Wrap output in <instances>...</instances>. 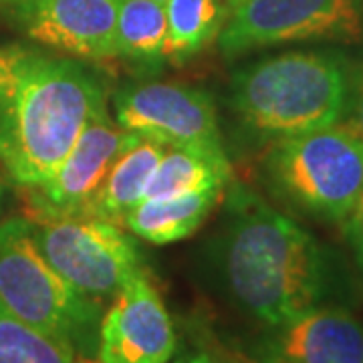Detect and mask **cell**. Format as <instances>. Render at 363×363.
Instances as JSON below:
<instances>
[{
    "label": "cell",
    "mask_w": 363,
    "mask_h": 363,
    "mask_svg": "<svg viewBox=\"0 0 363 363\" xmlns=\"http://www.w3.org/2000/svg\"><path fill=\"white\" fill-rule=\"evenodd\" d=\"M164 152V143L143 138H138L130 147H125L109 169L101 190L91 202L87 216L104 218L123 226L128 214L145 198L147 184Z\"/></svg>",
    "instance_id": "13"
},
{
    "label": "cell",
    "mask_w": 363,
    "mask_h": 363,
    "mask_svg": "<svg viewBox=\"0 0 363 363\" xmlns=\"http://www.w3.org/2000/svg\"><path fill=\"white\" fill-rule=\"evenodd\" d=\"M13 93L0 104V166L21 188L51 178L79 135L107 109L104 79L87 61L9 45Z\"/></svg>",
    "instance_id": "2"
},
{
    "label": "cell",
    "mask_w": 363,
    "mask_h": 363,
    "mask_svg": "<svg viewBox=\"0 0 363 363\" xmlns=\"http://www.w3.org/2000/svg\"><path fill=\"white\" fill-rule=\"evenodd\" d=\"M176 331L164 298L142 272L109 301L99 323L97 363H168Z\"/></svg>",
    "instance_id": "11"
},
{
    "label": "cell",
    "mask_w": 363,
    "mask_h": 363,
    "mask_svg": "<svg viewBox=\"0 0 363 363\" xmlns=\"http://www.w3.org/2000/svg\"><path fill=\"white\" fill-rule=\"evenodd\" d=\"M166 61L186 63L220 37L228 21V6L222 0H166Z\"/></svg>",
    "instance_id": "17"
},
{
    "label": "cell",
    "mask_w": 363,
    "mask_h": 363,
    "mask_svg": "<svg viewBox=\"0 0 363 363\" xmlns=\"http://www.w3.org/2000/svg\"><path fill=\"white\" fill-rule=\"evenodd\" d=\"M113 119L133 135L166 147L224 152L218 116L206 91L180 83H135L113 95Z\"/></svg>",
    "instance_id": "8"
},
{
    "label": "cell",
    "mask_w": 363,
    "mask_h": 363,
    "mask_svg": "<svg viewBox=\"0 0 363 363\" xmlns=\"http://www.w3.org/2000/svg\"><path fill=\"white\" fill-rule=\"evenodd\" d=\"M0 18L52 52L93 63L117 59V0H0Z\"/></svg>",
    "instance_id": "9"
},
{
    "label": "cell",
    "mask_w": 363,
    "mask_h": 363,
    "mask_svg": "<svg viewBox=\"0 0 363 363\" xmlns=\"http://www.w3.org/2000/svg\"><path fill=\"white\" fill-rule=\"evenodd\" d=\"M0 307L95 362L104 305L81 295L52 269L26 216L0 220Z\"/></svg>",
    "instance_id": "4"
},
{
    "label": "cell",
    "mask_w": 363,
    "mask_h": 363,
    "mask_svg": "<svg viewBox=\"0 0 363 363\" xmlns=\"http://www.w3.org/2000/svg\"><path fill=\"white\" fill-rule=\"evenodd\" d=\"M160 2H166V0H160Z\"/></svg>",
    "instance_id": "25"
},
{
    "label": "cell",
    "mask_w": 363,
    "mask_h": 363,
    "mask_svg": "<svg viewBox=\"0 0 363 363\" xmlns=\"http://www.w3.org/2000/svg\"><path fill=\"white\" fill-rule=\"evenodd\" d=\"M260 363H363V323L341 305H319L269 327Z\"/></svg>",
    "instance_id": "12"
},
{
    "label": "cell",
    "mask_w": 363,
    "mask_h": 363,
    "mask_svg": "<svg viewBox=\"0 0 363 363\" xmlns=\"http://www.w3.org/2000/svg\"><path fill=\"white\" fill-rule=\"evenodd\" d=\"M233 180L226 152L198 147H166L145 198H172L208 188H224Z\"/></svg>",
    "instance_id": "15"
},
{
    "label": "cell",
    "mask_w": 363,
    "mask_h": 363,
    "mask_svg": "<svg viewBox=\"0 0 363 363\" xmlns=\"http://www.w3.org/2000/svg\"><path fill=\"white\" fill-rule=\"evenodd\" d=\"M166 4L160 0H117V59L156 67L166 61Z\"/></svg>",
    "instance_id": "16"
},
{
    "label": "cell",
    "mask_w": 363,
    "mask_h": 363,
    "mask_svg": "<svg viewBox=\"0 0 363 363\" xmlns=\"http://www.w3.org/2000/svg\"><path fill=\"white\" fill-rule=\"evenodd\" d=\"M343 123L363 142V63L362 67H357V73H355V85H353L350 111L343 119Z\"/></svg>",
    "instance_id": "19"
},
{
    "label": "cell",
    "mask_w": 363,
    "mask_h": 363,
    "mask_svg": "<svg viewBox=\"0 0 363 363\" xmlns=\"http://www.w3.org/2000/svg\"><path fill=\"white\" fill-rule=\"evenodd\" d=\"M343 224L347 228L350 240L353 242V248H355V252H357V257L363 264V194L359 196L357 204L351 210V214Z\"/></svg>",
    "instance_id": "20"
},
{
    "label": "cell",
    "mask_w": 363,
    "mask_h": 363,
    "mask_svg": "<svg viewBox=\"0 0 363 363\" xmlns=\"http://www.w3.org/2000/svg\"><path fill=\"white\" fill-rule=\"evenodd\" d=\"M30 234L73 289L105 305L142 272L140 250L121 224L95 216H35L26 218Z\"/></svg>",
    "instance_id": "6"
},
{
    "label": "cell",
    "mask_w": 363,
    "mask_h": 363,
    "mask_svg": "<svg viewBox=\"0 0 363 363\" xmlns=\"http://www.w3.org/2000/svg\"><path fill=\"white\" fill-rule=\"evenodd\" d=\"M357 67L337 49H298L262 57L230 81V107L262 142H279L341 123Z\"/></svg>",
    "instance_id": "3"
},
{
    "label": "cell",
    "mask_w": 363,
    "mask_h": 363,
    "mask_svg": "<svg viewBox=\"0 0 363 363\" xmlns=\"http://www.w3.org/2000/svg\"><path fill=\"white\" fill-rule=\"evenodd\" d=\"M13 67H11L9 55H6V47H0V104L13 93Z\"/></svg>",
    "instance_id": "21"
},
{
    "label": "cell",
    "mask_w": 363,
    "mask_h": 363,
    "mask_svg": "<svg viewBox=\"0 0 363 363\" xmlns=\"http://www.w3.org/2000/svg\"><path fill=\"white\" fill-rule=\"evenodd\" d=\"M242 2H245V0H224V4L228 6V11H230V13H233L234 9H238Z\"/></svg>",
    "instance_id": "24"
},
{
    "label": "cell",
    "mask_w": 363,
    "mask_h": 363,
    "mask_svg": "<svg viewBox=\"0 0 363 363\" xmlns=\"http://www.w3.org/2000/svg\"><path fill=\"white\" fill-rule=\"evenodd\" d=\"M363 37V0H245L228 14L218 45L226 57L307 40Z\"/></svg>",
    "instance_id": "7"
},
{
    "label": "cell",
    "mask_w": 363,
    "mask_h": 363,
    "mask_svg": "<svg viewBox=\"0 0 363 363\" xmlns=\"http://www.w3.org/2000/svg\"><path fill=\"white\" fill-rule=\"evenodd\" d=\"M6 178H9L6 172L0 166V214L4 210V202H6Z\"/></svg>",
    "instance_id": "22"
},
{
    "label": "cell",
    "mask_w": 363,
    "mask_h": 363,
    "mask_svg": "<svg viewBox=\"0 0 363 363\" xmlns=\"http://www.w3.org/2000/svg\"><path fill=\"white\" fill-rule=\"evenodd\" d=\"M222 194L224 188H208L172 198H143L123 226L147 242L169 245L194 234Z\"/></svg>",
    "instance_id": "14"
},
{
    "label": "cell",
    "mask_w": 363,
    "mask_h": 363,
    "mask_svg": "<svg viewBox=\"0 0 363 363\" xmlns=\"http://www.w3.org/2000/svg\"><path fill=\"white\" fill-rule=\"evenodd\" d=\"M0 363H95L0 307Z\"/></svg>",
    "instance_id": "18"
},
{
    "label": "cell",
    "mask_w": 363,
    "mask_h": 363,
    "mask_svg": "<svg viewBox=\"0 0 363 363\" xmlns=\"http://www.w3.org/2000/svg\"><path fill=\"white\" fill-rule=\"evenodd\" d=\"M262 174L285 204L325 222H345L363 194V142L341 121L272 142Z\"/></svg>",
    "instance_id": "5"
},
{
    "label": "cell",
    "mask_w": 363,
    "mask_h": 363,
    "mask_svg": "<svg viewBox=\"0 0 363 363\" xmlns=\"http://www.w3.org/2000/svg\"><path fill=\"white\" fill-rule=\"evenodd\" d=\"M210 262L230 305L267 327L327 305L337 285L321 242L242 186L230 194L228 222Z\"/></svg>",
    "instance_id": "1"
},
{
    "label": "cell",
    "mask_w": 363,
    "mask_h": 363,
    "mask_svg": "<svg viewBox=\"0 0 363 363\" xmlns=\"http://www.w3.org/2000/svg\"><path fill=\"white\" fill-rule=\"evenodd\" d=\"M138 138L123 130L107 109L101 111L83 130L51 178L26 190V218L87 216L111 166Z\"/></svg>",
    "instance_id": "10"
},
{
    "label": "cell",
    "mask_w": 363,
    "mask_h": 363,
    "mask_svg": "<svg viewBox=\"0 0 363 363\" xmlns=\"http://www.w3.org/2000/svg\"><path fill=\"white\" fill-rule=\"evenodd\" d=\"M176 363H216L214 359H210L208 355L200 353V355H188V357H182Z\"/></svg>",
    "instance_id": "23"
}]
</instances>
